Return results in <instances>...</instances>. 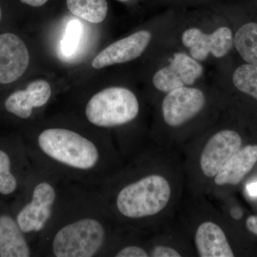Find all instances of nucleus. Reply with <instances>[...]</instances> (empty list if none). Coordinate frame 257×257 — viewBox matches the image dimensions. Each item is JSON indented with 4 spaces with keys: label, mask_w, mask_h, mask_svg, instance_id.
I'll use <instances>...</instances> for the list:
<instances>
[{
    "label": "nucleus",
    "mask_w": 257,
    "mask_h": 257,
    "mask_svg": "<svg viewBox=\"0 0 257 257\" xmlns=\"http://www.w3.org/2000/svg\"><path fill=\"white\" fill-rule=\"evenodd\" d=\"M67 5L72 14L88 23H102L107 15L106 0H67Z\"/></svg>",
    "instance_id": "obj_16"
},
{
    "label": "nucleus",
    "mask_w": 257,
    "mask_h": 257,
    "mask_svg": "<svg viewBox=\"0 0 257 257\" xmlns=\"http://www.w3.org/2000/svg\"><path fill=\"white\" fill-rule=\"evenodd\" d=\"M153 84L157 89L165 93L186 87L170 64L155 73L153 77Z\"/></svg>",
    "instance_id": "obj_19"
},
{
    "label": "nucleus",
    "mask_w": 257,
    "mask_h": 257,
    "mask_svg": "<svg viewBox=\"0 0 257 257\" xmlns=\"http://www.w3.org/2000/svg\"><path fill=\"white\" fill-rule=\"evenodd\" d=\"M246 227L253 234L257 235V216H251L248 218L246 222Z\"/></svg>",
    "instance_id": "obj_24"
},
{
    "label": "nucleus",
    "mask_w": 257,
    "mask_h": 257,
    "mask_svg": "<svg viewBox=\"0 0 257 257\" xmlns=\"http://www.w3.org/2000/svg\"><path fill=\"white\" fill-rule=\"evenodd\" d=\"M116 257H148L149 253L143 248L138 246H128L120 250Z\"/></svg>",
    "instance_id": "obj_22"
},
{
    "label": "nucleus",
    "mask_w": 257,
    "mask_h": 257,
    "mask_svg": "<svg viewBox=\"0 0 257 257\" xmlns=\"http://www.w3.org/2000/svg\"><path fill=\"white\" fill-rule=\"evenodd\" d=\"M18 182L11 172V161L6 152L0 150V194L10 195L15 192Z\"/></svg>",
    "instance_id": "obj_20"
},
{
    "label": "nucleus",
    "mask_w": 257,
    "mask_h": 257,
    "mask_svg": "<svg viewBox=\"0 0 257 257\" xmlns=\"http://www.w3.org/2000/svg\"><path fill=\"white\" fill-rule=\"evenodd\" d=\"M231 216L236 219H239L242 216V212L239 209H233L231 211Z\"/></svg>",
    "instance_id": "obj_27"
},
{
    "label": "nucleus",
    "mask_w": 257,
    "mask_h": 257,
    "mask_svg": "<svg viewBox=\"0 0 257 257\" xmlns=\"http://www.w3.org/2000/svg\"><path fill=\"white\" fill-rule=\"evenodd\" d=\"M151 39L150 32L142 30L118 40L96 56L93 60L92 67L99 69L135 60L143 55Z\"/></svg>",
    "instance_id": "obj_10"
},
{
    "label": "nucleus",
    "mask_w": 257,
    "mask_h": 257,
    "mask_svg": "<svg viewBox=\"0 0 257 257\" xmlns=\"http://www.w3.org/2000/svg\"><path fill=\"white\" fill-rule=\"evenodd\" d=\"M257 162V145H248L240 149L229 159L215 176L217 185H236L241 182Z\"/></svg>",
    "instance_id": "obj_12"
},
{
    "label": "nucleus",
    "mask_w": 257,
    "mask_h": 257,
    "mask_svg": "<svg viewBox=\"0 0 257 257\" xmlns=\"http://www.w3.org/2000/svg\"><path fill=\"white\" fill-rule=\"evenodd\" d=\"M195 242L201 257L234 256L224 231L211 221L199 225L196 232Z\"/></svg>",
    "instance_id": "obj_13"
},
{
    "label": "nucleus",
    "mask_w": 257,
    "mask_h": 257,
    "mask_svg": "<svg viewBox=\"0 0 257 257\" xmlns=\"http://www.w3.org/2000/svg\"><path fill=\"white\" fill-rule=\"evenodd\" d=\"M136 95L124 87H109L96 93L88 101L85 115L91 124L110 128L131 122L138 116Z\"/></svg>",
    "instance_id": "obj_4"
},
{
    "label": "nucleus",
    "mask_w": 257,
    "mask_h": 257,
    "mask_svg": "<svg viewBox=\"0 0 257 257\" xmlns=\"http://www.w3.org/2000/svg\"><path fill=\"white\" fill-rule=\"evenodd\" d=\"M232 81L238 90L257 101V66L247 63L239 66L235 69Z\"/></svg>",
    "instance_id": "obj_18"
},
{
    "label": "nucleus",
    "mask_w": 257,
    "mask_h": 257,
    "mask_svg": "<svg viewBox=\"0 0 257 257\" xmlns=\"http://www.w3.org/2000/svg\"><path fill=\"white\" fill-rule=\"evenodd\" d=\"M119 1H121V2H126V1H127V0H119Z\"/></svg>",
    "instance_id": "obj_29"
},
{
    "label": "nucleus",
    "mask_w": 257,
    "mask_h": 257,
    "mask_svg": "<svg viewBox=\"0 0 257 257\" xmlns=\"http://www.w3.org/2000/svg\"><path fill=\"white\" fill-rule=\"evenodd\" d=\"M57 199V189L51 180L38 181L31 199L18 213L16 220L25 234L41 232L50 222Z\"/></svg>",
    "instance_id": "obj_5"
},
{
    "label": "nucleus",
    "mask_w": 257,
    "mask_h": 257,
    "mask_svg": "<svg viewBox=\"0 0 257 257\" xmlns=\"http://www.w3.org/2000/svg\"><path fill=\"white\" fill-rule=\"evenodd\" d=\"M234 45L246 63L257 66V23L243 25L235 34Z\"/></svg>",
    "instance_id": "obj_15"
},
{
    "label": "nucleus",
    "mask_w": 257,
    "mask_h": 257,
    "mask_svg": "<svg viewBox=\"0 0 257 257\" xmlns=\"http://www.w3.org/2000/svg\"><path fill=\"white\" fill-rule=\"evenodd\" d=\"M50 251L56 257H92L104 246L106 230L96 216L76 217L60 226L51 238Z\"/></svg>",
    "instance_id": "obj_2"
},
{
    "label": "nucleus",
    "mask_w": 257,
    "mask_h": 257,
    "mask_svg": "<svg viewBox=\"0 0 257 257\" xmlns=\"http://www.w3.org/2000/svg\"><path fill=\"white\" fill-rule=\"evenodd\" d=\"M205 96L197 88L183 87L167 93L162 102L166 124L177 127L199 114L205 104Z\"/></svg>",
    "instance_id": "obj_6"
},
{
    "label": "nucleus",
    "mask_w": 257,
    "mask_h": 257,
    "mask_svg": "<svg viewBox=\"0 0 257 257\" xmlns=\"http://www.w3.org/2000/svg\"><path fill=\"white\" fill-rule=\"evenodd\" d=\"M184 46L190 49L192 58L204 61L212 55L221 58L232 49L234 37L232 32L226 27L218 28L211 34H205L197 28H190L184 32L182 36Z\"/></svg>",
    "instance_id": "obj_7"
},
{
    "label": "nucleus",
    "mask_w": 257,
    "mask_h": 257,
    "mask_svg": "<svg viewBox=\"0 0 257 257\" xmlns=\"http://www.w3.org/2000/svg\"><path fill=\"white\" fill-rule=\"evenodd\" d=\"M171 197V187L160 175H150L125 186L118 193L116 205L121 215L142 219L163 210Z\"/></svg>",
    "instance_id": "obj_3"
},
{
    "label": "nucleus",
    "mask_w": 257,
    "mask_h": 257,
    "mask_svg": "<svg viewBox=\"0 0 257 257\" xmlns=\"http://www.w3.org/2000/svg\"><path fill=\"white\" fill-rule=\"evenodd\" d=\"M151 256L153 257H180V253L174 248L167 246H157L152 250Z\"/></svg>",
    "instance_id": "obj_23"
},
{
    "label": "nucleus",
    "mask_w": 257,
    "mask_h": 257,
    "mask_svg": "<svg viewBox=\"0 0 257 257\" xmlns=\"http://www.w3.org/2000/svg\"><path fill=\"white\" fill-rule=\"evenodd\" d=\"M18 221L8 214L0 215V256L29 257L31 250Z\"/></svg>",
    "instance_id": "obj_14"
},
{
    "label": "nucleus",
    "mask_w": 257,
    "mask_h": 257,
    "mask_svg": "<svg viewBox=\"0 0 257 257\" xmlns=\"http://www.w3.org/2000/svg\"><path fill=\"white\" fill-rule=\"evenodd\" d=\"M2 17V12H1V8H0V20H1Z\"/></svg>",
    "instance_id": "obj_28"
},
{
    "label": "nucleus",
    "mask_w": 257,
    "mask_h": 257,
    "mask_svg": "<svg viewBox=\"0 0 257 257\" xmlns=\"http://www.w3.org/2000/svg\"><path fill=\"white\" fill-rule=\"evenodd\" d=\"M24 4L30 5V6L41 7L45 4L48 0H20Z\"/></svg>",
    "instance_id": "obj_25"
},
{
    "label": "nucleus",
    "mask_w": 257,
    "mask_h": 257,
    "mask_svg": "<svg viewBox=\"0 0 257 257\" xmlns=\"http://www.w3.org/2000/svg\"><path fill=\"white\" fill-rule=\"evenodd\" d=\"M241 138L233 130H225L214 135L208 142L201 156L202 172L207 177H215L222 166L241 147Z\"/></svg>",
    "instance_id": "obj_8"
},
{
    "label": "nucleus",
    "mask_w": 257,
    "mask_h": 257,
    "mask_svg": "<svg viewBox=\"0 0 257 257\" xmlns=\"http://www.w3.org/2000/svg\"><path fill=\"white\" fill-rule=\"evenodd\" d=\"M30 64L25 42L13 33L0 35V84H10L20 79Z\"/></svg>",
    "instance_id": "obj_9"
},
{
    "label": "nucleus",
    "mask_w": 257,
    "mask_h": 257,
    "mask_svg": "<svg viewBox=\"0 0 257 257\" xmlns=\"http://www.w3.org/2000/svg\"><path fill=\"white\" fill-rule=\"evenodd\" d=\"M248 194L253 197H257V182L248 184L246 187Z\"/></svg>",
    "instance_id": "obj_26"
},
{
    "label": "nucleus",
    "mask_w": 257,
    "mask_h": 257,
    "mask_svg": "<svg viewBox=\"0 0 257 257\" xmlns=\"http://www.w3.org/2000/svg\"><path fill=\"white\" fill-rule=\"evenodd\" d=\"M82 35V25L78 20H72L69 23L65 35L62 42V51L64 55H72L77 50Z\"/></svg>",
    "instance_id": "obj_21"
},
{
    "label": "nucleus",
    "mask_w": 257,
    "mask_h": 257,
    "mask_svg": "<svg viewBox=\"0 0 257 257\" xmlns=\"http://www.w3.org/2000/svg\"><path fill=\"white\" fill-rule=\"evenodd\" d=\"M36 145L41 161L60 171L82 177L97 173L100 148L82 134L65 128H46L39 134Z\"/></svg>",
    "instance_id": "obj_1"
},
{
    "label": "nucleus",
    "mask_w": 257,
    "mask_h": 257,
    "mask_svg": "<svg viewBox=\"0 0 257 257\" xmlns=\"http://www.w3.org/2000/svg\"><path fill=\"white\" fill-rule=\"evenodd\" d=\"M52 95L50 84L47 81L39 79L30 83L26 89L18 90L6 99L7 111L21 118L28 119L33 109L45 106Z\"/></svg>",
    "instance_id": "obj_11"
},
{
    "label": "nucleus",
    "mask_w": 257,
    "mask_h": 257,
    "mask_svg": "<svg viewBox=\"0 0 257 257\" xmlns=\"http://www.w3.org/2000/svg\"><path fill=\"white\" fill-rule=\"evenodd\" d=\"M170 65L178 74L184 85L194 84L197 79L202 75L203 67L197 60L184 53H176L171 60Z\"/></svg>",
    "instance_id": "obj_17"
}]
</instances>
